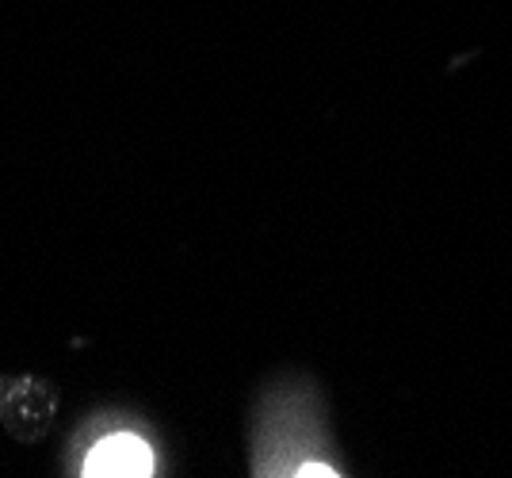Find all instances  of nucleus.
<instances>
[{"label": "nucleus", "mask_w": 512, "mask_h": 478, "mask_svg": "<svg viewBox=\"0 0 512 478\" xmlns=\"http://www.w3.org/2000/svg\"><path fill=\"white\" fill-rule=\"evenodd\" d=\"M153 471H157V452L134 429H107L92 436V444L77 456V475L88 478H150Z\"/></svg>", "instance_id": "1"}, {"label": "nucleus", "mask_w": 512, "mask_h": 478, "mask_svg": "<svg viewBox=\"0 0 512 478\" xmlns=\"http://www.w3.org/2000/svg\"><path fill=\"white\" fill-rule=\"evenodd\" d=\"M54 410H58V398L50 383L35 375L0 379V421L16 440L35 444L39 436H46V429L54 425Z\"/></svg>", "instance_id": "2"}]
</instances>
